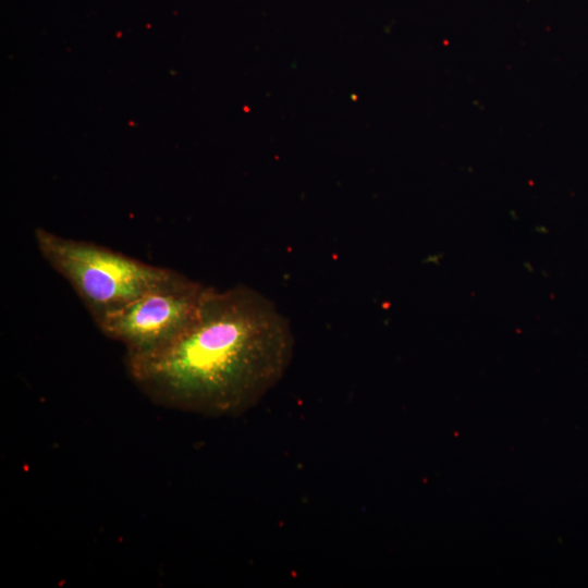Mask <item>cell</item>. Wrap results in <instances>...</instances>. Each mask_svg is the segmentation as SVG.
<instances>
[{
  "mask_svg": "<svg viewBox=\"0 0 588 588\" xmlns=\"http://www.w3.org/2000/svg\"><path fill=\"white\" fill-rule=\"evenodd\" d=\"M295 340L259 291L209 286L192 326L167 346L124 355L126 373L152 403L209 417L242 415L284 377Z\"/></svg>",
  "mask_w": 588,
  "mask_h": 588,
  "instance_id": "1",
  "label": "cell"
},
{
  "mask_svg": "<svg viewBox=\"0 0 588 588\" xmlns=\"http://www.w3.org/2000/svg\"><path fill=\"white\" fill-rule=\"evenodd\" d=\"M34 240L42 258L75 291L96 326L175 271L39 226Z\"/></svg>",
  "mask_w": 588,
  "mask_h": 588,
  "instance_id": "2",
  "label": "cell"
},
{
  "mask_svg": "<svg viewBox=\"0 0 588 588\" xmlns=\"http://www.w3.org/2000/svg\"><path fill=\"white\" fill-rule=\"evenodd\" d=\"M209 286L174 271L164 282L97 324L120 342L125 355L154 353L177 339L195 321Z\"/></svg>",
  "mask_w": 588,
  "mask_h": 588,
  "instance_id": "3",
  "label": "cell"
}]
</instances>
